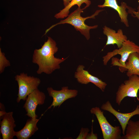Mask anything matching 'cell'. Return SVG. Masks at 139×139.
Instances as JSON below:
<instances>
[{"label":"cell","mask_w":139,"mask_h":139,"mask_svg":"<svg viewBox=\"0 0 139 139\" xmlns=\"http://www.w3.org/2000/svg\"><path fill=\"white\" fill-rule=\"evenodd\" d=\"M56 45L55 41L48 37L41 48L34 50L32 62L38 66L36 72L37 74H51L55 70L60 69V64L67 58H60L54 56L58 50Z\"/></svg>","instance_id":"1"},{"label":"cell","mask_w":139,"mask_h":139,"mask_svg":"<svg viewBox=\"0 0 139 139\" xmlns=\"http://www.w3.org/2000/svg\"><path fill=\"white\" fill-rule=\"evenodd\" d=\"M134 52L139 53V46L127 39L123 42L120 48L108 52L102 57L103 65H106L111 58L112 66H119V70L122 73L126 72V62L130 55Z\"/></svg>","instance_id":"2"},{"label":"cell","mask_w":139,"mask_h":139,"mask_svg":"<svg viewBox=\"0 0 139 139\" xmlns=\"http://www.w3.org/2000/svg\"><path fill=\"white\" fill-rule=\"evenodd\" d=\"M85 9V7L82 8H81V7H78L68 15L66 19L61 20L59 22L52 25L47 29L45 34L52 28L57 25L67 23L74 27L77 31H79L85 37L87 40H89L90 38V30L97 28L98 25L89 26L84 23L85 21L88 19H95V16L98 15L100 12L104 10H97L91 15L86 17H83L81 16V14L83 12V10Z\"/></svg>","instance_id":"3"},{"label":"cell","mask_w":139,"mask_h":139,"mask_svg":"<svg viewBox=\"0 0 139 139\" xmlns=\"http://www.w3.org/2000/svg\"><path fill=\"white\" fill-rule=\"evenodd\" d=\"M15 79L17 82L19 87L16 99L18 103L22 100H25L29 94L38 89L41 83V80L39 78L28 76L27 73L24 72L16 75Z\"/></svg>","instance_id":"4"},{"label":"cell","mask_w":139,"mask_h":139,"mask_svg":"<svg viewBox=\"0 0 139 139\" xmlns=\"http://www.w3.org/2000/svg\"><path fill=\"white\" fill-rule=\"evenodd\" d=\"M90 112L96 117L100 125L104 139H120L121 138V130L120 126H112L107 120L99 107L91 108Z\"/></svg>","instance_id":"5"},{"label":"cell","mask_w":139,"mask_h":139,"mask_svg":"<svg viewBox=\"0 0 139 139\" xmlns=\"http://www.w3.org/2000/svg\"><path fill=\"white\" fill-rule=\"evenodd\" d=\"M119 86L116 93V101L120 106L123 100L126 97H137L139 90V76L133 75L129 77Z\"/></svg>","instance_id":"6"},{"label":"cell","mask_w":139,"mask_h":139,"mask_svg":"<svg viewBox=\"0 0 139 139\" xmlns=\"http://www.w3.org/2000/svg\"><path fill=\"white\" fill-rule=\"evenodd\" d=\"M47 90L49 95L53 98V101L45 111L52 107L53 108L57 106L59 107L64 102L69 99L75 97L78 93L77 90L69 89L67 86L62 87L61 89L59 90H54L51 87H48Z\"/></svg>","instance_id":"7"},{"label":"cell","mask_w":139,"mask_h":139,"mask_svg":"<svg viewBox=\"0 0 139 139\" xmlns=\"http://www.w3.org/2000/svg\"><path fill=\"white\" fill-rule=\"evenodd\" d=\"M45 99V94L38 89L29 94L23 107L27 112L26 115L30 118H37L35 112L37 106L43 105Z\"/></svg>","instance_id":"8"},{"label":"cell","mask_w":139,"mask_h":139,"mask_svg":"<svg viewBox=\"0 0 139 139\" xmlns=\"http://www.w3.org/2000/svg\"><path fill=\"white\" fill-rule=\"evenodd\" d=\"M85 66L82 65H79L74 74V77L77 82L81 84H87L92 83L104 92L107 84L98 77L93 76L87 70L84 69Z\"/></svg>","instance_id":"9"},{"label":"cell","mask_w":139,"mask_h":139,"mask_svg":"<svg viewBox=\"0 0 139 139\" xmlns=\"http://www.w3.org/2000/svg\"><path fill=\"white\" fill-rule=\"evenodd\" d=\"M101 109L109 112L115 116L121 126L123 135L125 134L126 127L131 118L136 115H139V105H137L135 109L128 113H122L115 110L110 102L108 101L101 106Z\"/></svg>","instance_id":"10"},{"label":"cell","mask_w":139,"mask_h":139,"mask_svg":"<svg viewBox=\"0 0 139 139\" xmlns=\"http://www.w3.org/2000/svg\"><path fill=\"white\" fill-rule=\"evenodd\" d=\"M13 112L6 113L0 119V131L3 139H12L15 136L14 128L16 127Z\"/></svg>","instance_id":"11"},{"label":"cell","mask_w":139,"mask_h":139,"mask_svg":"<svg viewBox=\"0 0 139 139\" xmlns=\"http://www.w3.org/2000/svg\"><path fill=\"white\" fill-rule=\"evenodd\" d=\"M103 29V34L107 37L106 46L115 44L119 48L121 47L123 42L127 39V36L123 34L121 29H119L116 32L114 30L105 25Z\"/></svg>","instance_id":"12"},{"label":"cell","mask_w":139,"mask_h":139,"mask_svg":"<svg viewBox=\"0 0 139 139\" xmlns=\"http://www.w3.org/2000/svg\"><path fill=\"white\" fill-rule=\"evenodd\" d=\"M98 6L100 8L109 7L113 9L117 12L121 22L123 23L126 27H129L127 19L128 13L127 12L126 9H128L129 6L126 3L122 2L120 5H119L116 0H105L103 4L98 5Z\"/></svg>","instance_id":"13"},{"label":"cell","mask_w":139,"mask_h":139,"mask_svg":"<svg viewBox=\"0 0 139 139\" xmlns=\"http://www.w3.org/2000/svg\"><path fill=\"white\" fill-rule=\"evenodd\" d=\"M30 118L28 119L23 128L20 131L15 132V136L18 139H28L37 131L38 128L37 124L40 119Z\"/></svg>","instance_id":"14"},{"label":"cell","mask_w":139,"mask_h":139,"mask_svg":"<svg viewBox=\"0 0 139 139\" xmlns=\"http://www.w3.org/2000/svg\"><path fill=\"white\" fill-rule=\"evenodd\" d=\"M127 76L129 77L133 75L139 76V53L134 52L129 56L125 67Z\"/></svg>","instance_id":"15"},{"label":"cell","mask_w":139,"mask_h":139,"mask_svg":"<svg viewBox=\"0 0 139 139\" xmlns=\"http://www.w3.org/2000/svg\"><path fill=\"white\" fill-rule=\"evenodd\" d=\"M122 139H139V119L134 121L129 120L127 125L125 134Z\"/></svg>","instance_id":"16"},{"label":"cell","mask_w":139,"mask_h":139,"mask_svg":"<svg viewBox=\"0 0 139 139\" xmlns=\"http://www.w3.org/2000/svg\"><path fill=\"white\" fill-rule=\"evenodd\" d=\"M85 3L86 6L84 7L86 8L88 7L91 4L89 0H72L69 4L60 12L56 14L55 17L57 19H63L68 15L69 10L73 6L75 5L78 6V7H80L82 4Z\"/></svg>","instance_id":"17"},{"label":"cell","mask_w":139,"mask_h":139,"mask_svg":"<svg viewBox=\"0 0 139 139\" xmlns=\"http://www.w3.org/2000/svg\"><path fill=\"white\" fill-rule=\"evenodd\" d=\"M10 63L5 56L4 53L2 52L0 48V73L3 72L5 67L10 66Z\"/></svg>","instance_id":"18"},{"label":"cell","mask_w":139,"mask_h":139,"mask_svg":"<svg viewBox=\"0 0 139 139\" xmlns=\"http://www.w3.org/2000/svg\"><path fill=\"white\" fill-rule=\"evenodd\" d=\"M89 131V129L88 128H82L80 134L76 139H86Z\"/></svg>","instance_id":"19"},{"label":"cell","mask_w":139,"mask_h":139,"mask_svg":"<svg viewBox=\"0 0 139 139\" xmlns=\"http://www.w3.org/2000/svg\"><path fill=\"white\" fill-rule=\"evenodd\" d=\"M129 13L131 14L132 16L134 18H136L139 20V5L137 7V11H135L132 8L128 11Z\"/></svg>","instance_id":"20"},{"label":"cell","mask_w":139,"mask_h":139,"mask_svg":"<svg viewBox=\"0 0 139 139\" xmlns=\"http://www.w3.org/2000/svg\"><path fill=\"white\" fill-rule=\"evenodd\" d=\"M65 7H66L72 0H63Z\"/></svg>","instance_id":"21"},{"label":"cell","mask_w":139,"mask_h":139,"mask_svg":"<svg viewBox=\"0 0 139 139\" xmlns=\"http://www.w3.org/2000/svg\"><path fill=\"white\" fill-rule=\"evenodd\" d=\"M6 112L4 110H2L0 111V119L4 116Z\"/></svg>","instance_id":"22"}]
</instances>
